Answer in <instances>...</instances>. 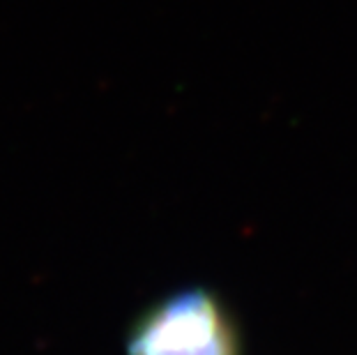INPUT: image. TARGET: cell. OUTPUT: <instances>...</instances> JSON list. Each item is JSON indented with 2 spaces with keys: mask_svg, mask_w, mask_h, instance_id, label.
I'll return each mask as SVG.
<instances>
[{
  "mask_svg": "<svg viewBox=\"0 0 357 355\" xmlns=\"http://www.w3.org/2000/svg\"><path fill=\"white\" fill-rule=\"evenodd\" d=\"M127 355H238V337L217 296L187 289L139 316Z\"/></svg>",
  "mask_w": 357,
  "mask_h": 355,
  "instance_id": "cell-1",
  "label": "cell"
}]
</instances>
